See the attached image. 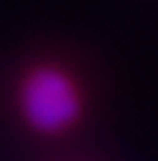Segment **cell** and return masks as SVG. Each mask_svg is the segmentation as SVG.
<instances>
[{"instance_id": "obj_1", "label": "cell", "mask_w": 158, "mask_h": 161, "mask_svg": "<svg viewBox=\"0 0 158 161\" xmlns=\"http://www.w3.org/2000/svg\"><path fill=\"white\" fill-rule=\"evenodd\" d=\"M17 112L32 133L58 137L81 123L85 101L69 71L56 64H38L17 86Z\"/></svg>"}]
</instances>
